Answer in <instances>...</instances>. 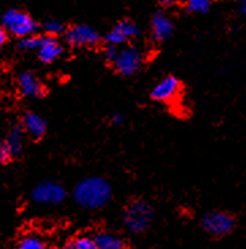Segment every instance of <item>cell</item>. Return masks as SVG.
Returning a JSON list of instances; mask_svg holds the SVG:
<instances>
[{
  "label": "cell",
  "mask_w": 246,
  "mask_h": 249,
  "mask_svg": "<svg viewBox=\"0 0 246 249\" xmlns=\"http://www.w3.org/2000/svg\"><path fill=\"white\" fill-rule=\"evenodd\" d=\"M112 197V187L102 177L85 178L73 189V199L85 209H101Z\"/></svg>",
  "instance_id": "6da1fadb"
},
{
  "label": "cell",
  "mask_w": 246,
  "mask_h": 249,
  "mask_svg": "<svg viewBox=\"0 0 246 249\" xmlns=\"http://www.w3.org/2000/svg\"><path fill=\"white\" fill-rule=\"evenodd\" d=\"M3 27L6 29V32L14 34L15 37H29L33 36L37 32V23L35 20L29 15L23 13L20 10H8L3 18H1Z\"/></svg>",
  "instance_id": "7a4b0ae2"
},
{
  "label": "cell",
  "mask_w": 246,
  "mask_h": 249,
  "mask_svg": "<svg viewBox=\"0 0 246 249\" xmlns=\"http://www.w3.org/2000/svg\"><path fill=\"white\" fill-rule=\"evenodd\" d=\"M153 219V209L144 200H135L125 210V226L132 233H141L147 230Z\"/></svg>",
  "instance_id": "3957f363"
},
{
  "label": "cell",
  "mask_w": 246,
  "mask_h": 249,
  "mask_svg": "<svg viewBox=\"0 0 246 249\" xmlns=\"http://www.w3.org/2000/svg\"><path fill=\"white\" fill-rule=\"evenodd\" d=\"M141 63L143 54L139 49L135 47H126L119 52V56L113 63V67L119 74L131 76L141 67Z\"/></svg>",
  "instance_id": "277c9868"
},
{
  "label": "cell",
  "mask_w": 246,
  "mask_h": 249,
  "mask_svg": "<svg viewBox=\"0 0 246 249\" xmlns=\"http://www.w3.org/2000/svg\"><path fill=\"white\" fill-rule=\"evenodd\" d=\"M66 40L72 47H93L100 41V34L88 25H75L66 32Z\"/></svg>",
  "instance_id": "5b68a950"
},
{
  "label": "cell",
  "mask_w": 246,
  "mask_h": 249,
  "mask_svg": "<svg viewBox=\"0 0 246 249\" xmlns=\"http://www.w3.org/2000/svg\"><path fill=\"white\" fill-rule=\"evenodd\" d=\"M32 195L40 204H59L66 199V189L56 182H41L33 189Z\"/></svg>",
  "instance_id": "8992f818"
},
{
  "label": "cell",
  "mask_w": 246,
  "mask_h": 249,
  "mask_svg": "<svg viewBox=\"0 0 246 249\" xmlns=\"http://www.w3.org/2000/svg\"><path fill=\"white\" fill-rule=\"evenodd\" d=\"M204 229L213 236H225L228 231H231L234 226V219L231 216L222 213V211H212L208 213L203 218Z\"/></svg>",
  "instance_id": "52a82bcc"
},
{
  "label": "cell",
  "mask_w": 246,
  "mask_h": 249,
  "mask_svg": "<svg viewBox=\"0 0 246 249\" xmlns=\"http://www.w3.org/2000/svg\"><path fill=\"white\" fill-rule=\"evenodd\" d=\"M139 34V29L133 23L132 20H121L119 23H116L114 27L105 36V41L107 45H120L123 42H125L129 38H133Z\"/></svg>",
  "instance_id": "ba28073f"
},
{
  "label": "cell",
  "mask_w": 246,
  "mask_h": 249,
  "mask_svg": "<svg viewBox=\"0 0 246 249\" xmlns=\"http://www.w3.org/2000/svg\"><path fill=\"white\" fill-rule=\"evenodd\" d=\"M180 93V81L174 76H166L153 89L151 97L157 101H170Z\"/></svg>",
  "instance_id": "9c48e42d"
},
{
  "label": "cell",
  "mask_w": 246,
  "mask_h": 249,
  "mask_svg": "<svg viewBox=\"0 0 246 249\" xmlns=\"http://www.w3.org/2000/svg\"><path fill=\"white\" fill-rule=\"evenodd\" d=\"M37 51H38L40 60L49 64L60 57L63 53V47L57 38H54L52 36H45V37H41L40 47Z\"/></svg>",
  "instance_id": "30bf717a"
},
{
  "label": "cell",
  "mask_w": 246,
  "mask_h": 249,
  "mask_svg": "<svg viewBox=\"0 0 246 249\" xmlns=\"http://www.w3.org/2000/svg\"><path fill=\"white\" fill-rule=\"evenodd\" d=\"M173 23L163 13H155L151 19V34L157 41H165L173 34Z\"/></svg>",
  "instance_id": "8fae6325"
},
{
  "label": "cell",
  "mask_w": 246,
  "mask_h": 249,
  "mask_svg": "<svg viewBox=\"0 0 246 249\" xmlns=\"http://www.w3.org/2000/svg\"><path fill=\"white\" fill-rule=\"evenodd\" d=\"M18 85H19L20 93L25 97L37 98L44 93V89L41 86L40 81L30 72H22L18 78Z\"/></svg>",
  "instance_id": "7c38bea8"
},
{
  "label": "cell",
  "mask_w": 246,
  "mask_h": 249,
  "mask_svg": "<svg viewBox=\"0 0 246 249\" xmlns=\"http://www.w3.org/2000/svg\"><path fill=\"white\" fill-rule=\"evenodd\" d=\"M23 127L32 138L40 139L47 131V123L41 116L35 115L33 112H27L23 116Z\"/></svg>",
  "instance_id": "4fadbf2b"
},
{
  "label": "cell",
  "mask_w": 246,
  "mask_h": 249,
  "mask_svg": "<svg viewBox=\"0 0 246 249\" xmlns=\"http://www.w3.org/2000/svg\"><path fill=\"white\" fill-rule=\"evenodd\" d=\"M97 249H124V241L110 233H98L94 237Z\"/></svg>",
  "instance_id": "5bb4252c"
},
{
  "label": "cell",
  "mask_w": 246,
  "mask_h": 249,
  "mask_svg": "<svg viewBox=\"0 0 246 249\" xmlns=\"http://www.w3.org/2000/svg\"><path fill=\"white\" fill-rule=\"evenodd\" d=\"M7 144L11 150V153L14 155H19L23 147V131L20 127H14L11 129V132L8 135V139H7Z\"/></svg>",
  "instance_id": "9a60e30c"
},
{
  "label": "cell",
  "mask_w": 246,
  "mask_h": 249,
  "mask_svg": "<svg viewBox=\"0 0 246 249\" xmlns=\"http://www.w3.org/2000/svg\"><path fill=\"white\" fill-rule=\"evenodd\" d=\"M17 249H45V244L38 237L27 236L18 243Z\"/></svg>",
  "instance_id": "2e32d148"
},
{
  "label": "cell",
  "mask_w": 246,
  "mask_h": 249,
  "mask_svg": "<svg viewBox=\"0 0 246 249\" xmlns=\"http://www.w3.org/2000/svg\"><path fill=\"white\" fill-rule=\"evenodd\" d=\"M211 0H186L188 11L196 14H204L210 10Z\"/></svg>",
  "instance_id": "e0dca14e"
},
{
  "label": "cell",
  "mask_w": 246,
  "mask_h": 249,
  "mask_svg": "<svg viewBox=\"0 0 246 249\" xmlns=\"http://www.w3.org/2000/svg\"><path fill=\"white\" fill-rule=\"evenodd\" d=\"M68 249H97L94 238H88V237H78L72 240L71 243L67 245Z\"/></svg>",
  "instance_id": "ac0fdd59"
},
{
  "label": "cell",
  "mask_w": 246,
  "mask_h": 249,
  "mask_svg": "<svg viewBox=\"0 0 246 249\" xmlns=\"http://www.w3.org/2000/svg\"><path fill=\"white\" fill-rule=\"evenodd\" d=\"M41 42V37H35V36H29V37H23L20 38L18 42V48L22 51H33V49H38Z\"/></svg>",
  "instance_id": "d6986e66"
},
{
  "label": "cell",
  "mask_w": 246,
  "mask_h": 249,
  "mask_svg": "<svg viewBox=\"0 0 246 249\" xmlns=\"http://www.w3.org/2000/svg\"><path fill=\"white\" fill-rule=\"evenodd\" d=\"M44 29H45V32L48 33V36H52V37L57 36V34H61L64 32L63 23L56 19H49L48 22H45Z\"/></svg>",
  "instance_id": "ffe728a7"
},
{
  "label": "cell",
  "mask_w": 246,
  "mask_h": 249,
  "mask_svg": "<svg viewBox=\"0 0 246 249\" xmlns=\"http://www.w3.org/2000/svg\"><path fill=\"white\" fill-rule=\"evenodd\" d=\"M11 157H13V153L8 147L7 142H0V165L7 163L11 160Z\"/></svg>",
  "instance_id": "44dd1931"
},
{
  "label": "cell",
  "mask_w": 246,
  "mask_h": 249,
  "mask_svg": "<svg viewBox=\"0 0 246 249\" xmlns=\"http://www.w3.org/2000/svg\"><path fill=\"white\" fill-rule=\"evenodd\" d=\"M119 52H120V51L117 49V47H114V45H107L106 49H105V52H104L105 60L113 64L114 60H116L117 56H119Z\"/></svg>",
  "instance_id": "7402d4cb"
},
{
  "label": "cell",
  "mask_w": 246,
  "mask_h": 249,
  "mask_svg": "<svg viewBox=\"0 0 246 249\" xmlns=\"http://www.w3.org/2000/svg\"><path fill=\"white\" fill-rule=\"evenodd\" d=\"M7 41V32L3 26H0V49L6 44Z\"/></svg>",
  "instance_id": "603a6c76"
},
{
  "label": "cell",
  "mask_w": 246,
  "mask_h": 249,
  "mask_svg": "<svg viewBox=\"0 0 246 249\" xmlns=\"http://www.w3.org/2000/svg\"><path fill=\"white\" fill-rule=\"evenodd\" d=\"M123 122H124V116L120 115V113L114 115L113 119H112V123H113L114 125H119V124H121Z\"/></svg>",
  "instance_id": "cb8c5ba5"
},
{
  "label": "cell",
  "mask_w": 246,
  "mask_h": 249,
  "mask_svg": "<svg viewBox=\"0 0 246 249\" xmlns=\"http://www.w3.org/2000/svg\"><path fill=\"white\" fill-rule=\"evenodd\" d=\"M177 0H159V3L162 4L163 7H170L173 6L174 3H176Z\"/></svg>",
  "instance_id": "d4e9b609"
},
{
  "label": "cell",
  "mask_w": 246,
  "mask_h": 249,
  "mask_svg": "<svg viewBox=\"0 0 246 249\" xmlns=\"http://www.w3.org/2000/svg\"><path fill=\"white\" fill-rule=\"evenodd\" d=\"M241 10H242V13L246 14V0L242 1V4H241Z\"/></svg>",
  "instance_id": "484cf974"
}]
</instances>
